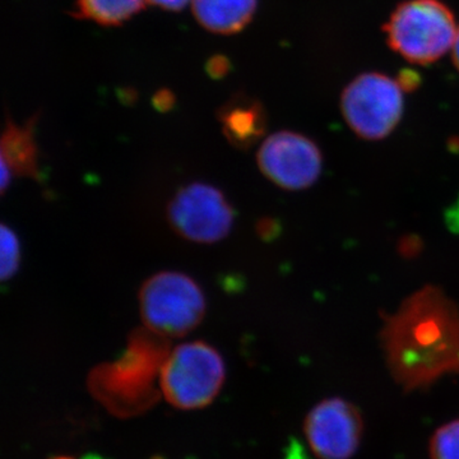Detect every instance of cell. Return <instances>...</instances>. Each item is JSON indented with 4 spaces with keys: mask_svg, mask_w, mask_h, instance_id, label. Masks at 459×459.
<instances>
[{
    "mask_svg": "<svg viewBox=\"0 0 459 459\" xmlns=\"http://www.w3.org/2000/svg\"><path fill=\"white\" fill-rule=\"evenodd\" d=\"M2 280L7 281L16 274L20 268L21 262V246L16 232L8 228L5 223L2 225Z\"/></svg>",
    "mask_w": 459,
    "mask_h": 459,
    "instance_id": "15",
    "label": "cell"
},
{
    "mask_svg": "<svg viewBox=\"0 0 459 459\" xmlns=\"http://www.w3.org/2000/svg\"><path fill=\"white\" fill-rule=\"evenodd\" d=\"M453 60H455V65L457 66L459 72V30L457 36H455V44H453Z\"/></svg>",
    "mask_w": 459,
    "mask_h": 459,
    "instance_id": "19",
    "label": "cell"
},
{
    "mask_svg": "<svg viewBox=\"0 0 459 459\" xmlns=\"http://www.w3.org/2000/svg\"><path fill=\"white\" fill-rule=\"evenodd\" d=\"M147 0H77L74 16L101 26H120L140 13Z\"/></svg>",
    "mask_w": 459,
    "mask_h": 459,
    "instance_id": "13",
    "label": "cell"
},
{
    "mask_svg": "<svg viewBox=\"0 0 459 459\" xmlns=\"http://www.w3.org/2000/svg\"><path fill=\"white\" fill-rule=\"evenodd\" d=\"M429 455L431 459H459V419L437 428L429 444Z\"/></svg>",
    "mask_w": 459,
    "mask_h": 459,
    "instance_id": "14",
    "label": "cell"
},
{
    "mask_svg": "<svg viewBox=\"0 0 459 459\" xmlns=\"http://www.w3.org/2000/svg\"><path fill=\"white\" fill-rule=\"evenodd\" d=\"M168 337L135 329L122 358L91 371V394L115 416L141 415L159 400L155 379L170 355Z\"/></svg>",
    "mask_w": 459,
    "mask_h": 459,
    "instance_id": "2",
    "label": "cell"
},
{
    "mask_svg": "<svg viewBox=\"0 0 459 459\" xmlns=\"http://www.w3.org/2000/svg\"><path fill=\"white\" fill-rule=\"evenodd\" d=\"M192 0H147V3L166 9V11H181Z\"/></svg>",
    "mask_w": 459,
    "mask_h": 459,
    "instance_id": "18",
    "label": "cell"
},
{
    "mask_svg": "<svg viewBox=\"0 0 459 459\" xmlns=\"http://www.w3.org/2000/svg\"><path fill=\"white\" fill-rule=\"evenodd\" d=\"M160 374L162 394L171 406L197 410L219 394L225 380V365L212 346L198 341L178 346Z\"/></svg>",
    "mask_w": 459,
    "mask_h": 459,
    "instance_id": "4",
    "label": "cell"
},
{
    "mask_svg": "<svg viewBox=\"0 0 459 459\" xmlns=\"http://www.w3.org/2000/svg\"><path fill=\"white\" fill-rule=\"evenodd\" d=\"M222 131L230 143L238 148H249L262 137L265 129V115L262 105L255 100L237 96L219 111Z\"/></svg>",
    "mask_w": 459,
    "mask_h": 459,
    "instance_id": "10",
    "label": "cell"
},
{
    "mask_svg": "<svg viewBox=\"0 0 459 459\" xmlns=\"http://www.w3.org/2000/svg\"><path fill=\"white\" fill-rule=\"evenodd\" d=\"M51 459H74V458H69V457H56V458H51Z\"/></svg>",
    "mask_w": 459,
    "mask_h": 459,
    "instance_id": "20",
    "label": "cell"
},
{
    "mask_svg": "<svg viewBox=\"0 0 459 459\" xmlns=\"http://www.w3.org/2000/svg\"><path fill=\"white\" fill-rule=\"evenodd\" d=\"M140 303L144 325L165 337L189 333L205 313L201 287L178 272H162L148 279L142 286Z\"/></svg>",
    "mask_w": 459,
    "mask_h": 459,
    "instance_id": "5",
    "label": "cell"
},
{
    "mask_svg": "<svg viewBox=\"0 0 459 459\" xmlns=\"http://www.w3.org/2000/svg\"><path fill=\"white\" fill-rule=\"evenodd\" d=\"M258 0H192L199 25L219 35H234L249 25Z\"/></svg>",
    "mask_w": 459,
    "mask_h": 459,
    "instance_id": "11",
    "label": "cell"
},
{
    "mask_svg": "<svg viewBox=\"0 0 459 459\" xmlns=\"http://www.w3.org/2000/svg\"><path fill=\"white\" fill-rule=\"evenodd\" d=\"M36 117H32L25 126H17L13 120L8 119L2 137V164L7 166L12 174L21 177L40 179L39 168V151L33 138Z\"/></svg>",
    "mask_w": 459,
    "mask_h": 459,
    "instance_id": "12",
    "label": "cell"
},
{
    "mask_svg": "<svg viewBox=\"0 0 459 459\" xmlns=\"http://www.w3.org/2000/svg\"><path fill=\"white\" fill-rule=\"evenodd\" d=\"M389 47L415 65H428L446 56L457 29L451 9L440 0H407L385 23Z\"/></svg>",
    "mask_w": 459,
    "mask_h": 459,
    "instance_id": "3",
    "label": "cell"
},
{
    "mask_svg": "<svg viewBox=\"0 0 459 459\" xmlns=\"http://www.w3.org/2000/svg\"><path fill=\"white\" fill-rule=\"evenodd\" d=\"M400 81L382 74H364L343 91L341 108L353 132L367 140H382L392 133L403 114Z\"/></svg>",
    "mask_w": 459,
    "mask_h": 459,
    "instance_id": "6",
    "label": "cell"
},
{
    "mask_svg": "<svg viewBox=\"0 0 459 459\" xmlns=\"http://www.w3.org/2000/svg\"><path fill=\"white\" fill-rule=\"evenodd\" d=\"M229 69L230 63L225 56H214L207 65L208 74L212 78H216V80L225 77L228 74Z\"/></svg>",
    "mask_w": 459,
    "mask_h": 459,
    "instance_id": "16",
    "label": "cell"
},
{
    "mask_svg": "<svg viewBox=\"0 0 459 459\" xmlns=\"http://www.w3.org/2000/svg\"><path fill=\"white\" fill-rule=\"evenodd\" d=\"M382 341L388 369L404 391L459 374V309L434 287L404 301L386 320Z\"/></svg>",
    "mask_w": 459,
    "mask_h": 459,
    "instance_id": "1",
    "label": "cell"
},
{
    "mask_svg": "<svg viewBox=\"0 0 459 459\" xmlns=\"http://www.w3.org/2000/svg\"><path fill=\"white\" fill-rule=\"evenodd\" d=\"M174 104V95H172L171 91L169 90L159 91L155 98H153V107H155L157 110L161 111V113L171 110Z\"/></svg>",
    "mask_w": 459,
    "mask_h": 459,
    "instance_id": "17",
    "label": "cell"
},
{
    "mask_svg": "<svg viewBox=\"0 0 459 459\" xmlns=\"http://www.w3.org/2000/svg\"><path fill=\"white\" fill-rule=\"evenodd\" d=\"M322 155L313 141L292 132L272 134L258 151L263 174L289 190L309 188L322 172Z\"/></svg>",
    "mask_w": 459,
    "mask_h": 459,
    "instance_id": "9",
    "label": "cell"
},
{
    "mask_svg": "<svg viewBox=\"0 0 459 459\" xmlns=\"http://www.w3.org/2000/svg\"><path fill=\"white\" fill-rule=\"evenodd\" d=\"M305 437L318 459H351L360 446L364 422L360 411L342 398L320 401L307 413Z\"/></svg>",
    "mask_w": 459,
    "mask_h": 459,
    "instance_id": "8",
    "label": "cell"
},
{
    "mask_svg": "<svg viewBox=\"0 0 459 459\" xmlns=\"http://www.w3.org/2000/svg\"><path fill=\"white\" fill-rule=\"evenodd\" d=\"M168 217L181 237L195 243L212 244L228 237L234 211L219 189L195 183L177 193L169 204Z\"/></svg>",
    "mask_w": 459,
    "mask_h": 459,
    "instance_id": "7",
    "label": "cell"
}]
</instances>
